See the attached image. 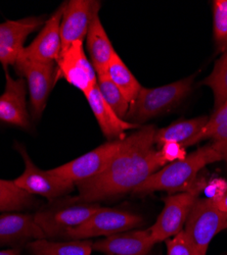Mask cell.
<instances>
[{
	"label": "cell",
	"mask_w": 227,
	"mask_h": 255,
	"mask_svg": "<svg viewBox=\"0 0 227 255\" xmlns=\"http://www.w3.org/2000/svg\"><path fill=\"white\" fill-rule=\"evenodd\" d=\"M154 126H146L124 139V145L111 163L97 176L77 184L78 202L96 203L133 191L166 165L155 150Z\"/></svg>",
	"instance_id": "cell-1"
},
{
	"label": "cell",
	"mask_w": 227,
	"mask_h": 255,
	"mask_svg": "<svg viewBox=\"0 0 227 255\" xmlns=\"http://www.w3.org/2000/svg\"><path fill=\"white\" fill-rule=\"evenodd\" d=\"M223 158L224 156L215 150L212 145L202 147L185 158L163 166L132 192L135 195H147L159 191L176 192L187 189L202 168Z\"/></svg>",
	"instance_id": "cell-2"
},
{
	"label": "cell",
	"mask_w": 227,
	"mask_h": 255,
	"mask_svg": "<svg viewBox=\"0 0 227 255\" xmlns=\"http://www.w3.org/2000/svg\"><path fill=\"white\" fill-rule=\"evenodd\" d=\"M194 77H190L157 88L142 87L130 104L126 120L139 126L171 110L191 92Z\"/></svg>",
	"instance_id": "cell-3"
},
{
	"label": "cell",
	"mask_w": 227,
	"mask_h": 255,
	"mask_svg": "<svg viewBox=\"0 0 227 255\" xmlns=\"http://www.w3.org/2000/svg\"><path fill=\"white\" fill-rule=\"evenodd\" d=\"M100 207L96 203L78 202L74 198L55 199L40 208L34 216L45 239H52L61 237L68 230L82 225Z\"/></svg>",
	"instance_id": "cell-4"
},
{
	"label": "cell",
	"mask_w": 227,
	"mask_h": 255,
	"mask_svg": "<svg viewBox=\"0 0 227 255\" xmlns=\"http://www.w3.org/2000/svg\"><path fill=\"white\" fill-rule=\"evenodd\" d=\"M227 229V214L221 211L214 199H197L185 223V234L194 255H206L210 242Z\"/></svg>",
	"instance_id": "cell-5"
},
{
	"label": "cell",
	"mask_w": 227,
	"mask_h": 255,
	"mask_svg": "<svg viewBox=\"0 0 227 255\" xmlns=\"http://www.w3.org/2000/svg\"><path fill=\"white\" fill-rule=\"evenodd\" d=\"M142 223V219L132 212L117 208L100 207L82 225L68 230L60 238L86 240L98 236H112L130 231Z\"/></svg>",
	"instance_id": "cell-6"
},
{
	"label": "cell",
	"mask_w": 227,
	"mask_h": 255,
	"mask_svg": "<svg viewBox=\"0 0 227 255\" xmlns=\"http://www.w3.org/2000/svg\"><path fill=\"white\" fill-rule=\"evenodd\" d=\"M15 148L25 164L23 174L13 181L18 188L31 195H40L49 201L63 197L74 190L76 185L59 178L50 169H40L31 159L24 145L15 144Z\"/></svg>",
	"instance_id": "cell-7"
},
{
	"label": "cell",
	"mask_w": 227,
	"mask_h": 255,
	"mask_svg": "<svg viewBox=\"0 0 227 255\" xmlns=\"http://www.w3.org/2000/svg\"><path fill=\"white\" fill-rule=\"evenodd\" d=\"M123 145L124 139L108 142L66 164L51 168L50 171L77 186V184L91 179L106 169L120 152Z\"/></svg>",
	"instance_id": "cell-8"
},
{
	"label": "cell",
	"mask_w": 227,
	"mask_h": 255,
	"mask_svg": "<svg viewBox=\"0 0 227 255\" xmlns=\"http://www.w3.org/2000/svg\"><path fill=\"white\" fill-rule=\"evenodd\" d=\"M13 67L20 78L26 79L30 95L31 116L33 120H39L42 117L55 84L54 63L37 62L18 56Z\"/></svg>",
	"instance_id": "cell-9"
},
{
	"label": "cell",
	"mask_w": 227,
	"mask_h": 255,
	"mask_svg": "<svg viewBox=\"0 0 227 255\" xmlns=\"http://www.w3.org/2000/svg\"><path fill=\"white\" fill-rule=\"evenodd\" d=\"M64 79L87 95L97 84V75L87 58L83 41H76L63 49L56 60L55 82Z\"/></svg>",
	"instance_id": "cell-10"
},
{
	"label": "cell",
	"mask_w": 227,
	"mask_h": 255,
	"mask_svg": "<svg viewBox=\"0 0 227 255\" xmlns=\"http://www.w3.org/2000/svg\"><path fill=\"white\" fill-rule=\"evenodd\" d=\"M196 201L197 193L193 191L165 198L163 210L150 229L155 243L166 241L182 231Z\"/></svg>",
	"instance_id": "cell-11"
},
{
	"label": "cell",
	"mask_w": 227,
	"mask_h": 255,
	"mask_svg": "<svg viewBox=\"0 0 227 255\" xmlns=\"http://www.w3.org/2000/svg\"><path fill=\"white\" fill-rule=\"evenodd\" d=\"M44 24L43 16H29L0 23V63L4 70L14 65L25 48L29 35Z\"/></svg>",
	"instance_id": "cell-12"
},
{
	"label": "cell",
	"mask_w": 227,
	"mask_h": 255,
	"mask_svg": "<svg viewBox=\"0 0 227 255\" xmlns=\"http://www.w3.org/2000/svg\"><path fill=\"white\" fill-rule=\"evenodd\" d=\"M60 22L61 50L73 42L83 41L87 35L91 20L98 12L100 2L92 0H71L64 2Z\"/></svg>",
	"instance_id": "cell-13"
},
{
	"label": "cell",
	"mask_w": 227,
	"mask_h": 255,
	"mask_svg": "<svg viewBox=\"0 0 227 255\" xmlns=\"http://www.w3.org/2000/svg\"><path fill=\"white\" fill-rule=\"evenodd\" d=\"M5 71V88L0 95V123L30 129V116L27 109V84L24 78L13 79Z\"/></svg>",
	"instance_id": "cell-14"
},
{
	"label": "cell",
	"mask_w": 227,
	"mask_h": 255,
	"mask_svg": "<svg viewBox=\"0 0 227 255\" xmlns=\"http://www.w3.org/2000/svg\"><path fill=\"white\" fill-rule=\"evenodd\" d=\"M63 10L64 4H61L45 20V24L38 36L28 47L24 48L19 56L43 63H54L58 59L61 52L60 22Z\"/></svg>",
	"instance_id": "cell-15"
},
{
	"label": "cell",
	"mask_w": 227,
	"mask_h": 255,
	"mask_svg": "<svg viewBox=\"0 0 227 255\" xmlns=\"http://www.w3.org/2000/svg\"><path fill=\"white\" fill-rule=\"evenodd\" d=\"M39 239H45V235L34 215L16 211L0 215V245L15 246Z\"/></svg>",
	"instance_id": "cell-16"
},
{
	"label": "cell",
	"mask_w": 227,
	"mask_h": 255,
	"mask_svg": "<svg viewBox=\"0 0 227 255\" xmlns=\"http://www.w3.org/2000/svg\"><path fill=\"white\" fill-rule=\"evenodd\" d=\"M155 241L148 231H126L93 242V250L106 255H149Z\"/></svg>",
	"instance_id": "cell-17"
},
{
	"label": "cell",
	"mask_w": 227,
	"mask_h": 255,
	"mask_svg": "<svg viewBox=\"0 0 227 255\" xmlns=\"http://www.w3.org/2000/svg\"><path fill=\"white\" fill-rule=\"evenodd\" d=\"M90 109L98 123L100 130L110 140L125 139V132L128 130L136 129L139 126L121 119L102 98L97 84L96 86L85 95Z\"/></svg>",
	"instance_id": "cell-18"
},
{
	"label": "cell",
	"mask_w": 227,
	"mask_h": 255,
	"mask_svg": "<svg viewBox=\"0 0 227 255\" xmlns=\"http://www.w3.org/2000/svg\"><path fill=\"white\" fill-rule=\"evenodd\" d=\"M86 42L91 63L96 74L107 72L116 51L100 22L98 12L94 14L91 20Z\"/></svg>",
	"instance_id": "cell-19"
},
{
	"label": "cell",
	"mask_w": 227,
	"mask_h": 255,
	"mask_svg": "<svg viewBox=\"0 0 227 255\" xmlns=\"http://www.w3.org/2000/svg\"><path fill=\"white\" fill-rule=\"evenodd\" d=\"M208 121L209 118L204 116L173 123L166 128L157 130L155 143L163 145L167 142H175L183 147L191 146L193 140L203 131Z\"/></svg>",
	"instance_id": "cell-20"
},
{
	"label": "cell",
	"mask_w": 227,
	"mask_h": 255,
	"mask_svg": "<svg viewBox=\"0 0 227 255\" xmlns=\"http://www.w3.org/2000/svg\"><path fill=\"white\" fill-rule=\"evenodd\" d=\"M26 247L32 255H91L93 242L89 239L65 242L39 239L27 243Z\"/></svg>",
	"instance_id": "cell-21"
},
{
	"label": "cell",
	"mask_w": 227,
	"mask_h": 255,
	"mask_svg": "<svg viewBox=\"0 0 227 255\" xmlns=\"http://www.w3.org/2000/svg\"><path fill=\"white\" fill-rule=\"evenodd\" d=\"M206 139H212L211 145L223 156L227 153V102L214 112L203 131L193 140L191 145Z\"/></svg>",
	"instance_id": "cell-22"
},
{
	"label": "cell",
	"mask_w": 227,
	"mask_h": 255,
	"mask_svg": "<svg viewBox=\"0 0 227 255\" xmlns=\"http://www.w3.org/2000/svg\"><path fill=\"white\" fill-rule=\"evenodd\" d=\"M107 73L124 97L131 104L137 97L142 86L117 52L112 58Z\"/></svg>",
	"instance_id": "cell-23"
},
{
	"label": "cell",
	"mask_w": 227,
	"mask_h": 255,
	"mask_svg": "<svg viewBox=\"0 0 227 255\" xmlns=\"http://www.w3.org/2000/svg\"><path fill=\"white\" fill-rule=\"evenodd\" d=\"M35 203L34 195L18 188L13 181L0 179V212L19 211Z\"/></svg>",
	"instance_id": "cell-24"
},
{
	"label": "cell",
	"mask_w": 227,
	"mask_h": 255,
	"mask_svg": "<svg viewBox=\"0 0 227 255\" xmlns=\"http://www.w3.org/2000/svg\"><path fill=\"white\" fill-rule=\"evenodd\" d=\"M96 75L97 87L102 98L107 101V103L121 119H126V116L130 109V103L113 83L107 72L99 73Z\"/></svg>",
	"instance_id": "cell-25"
},
{
	"label": "cell",
	"mask_w": 227,
	"mask_h": 255,
	"mask_svg": "<svg viewBox=\"0 0 227 255\" xmlns=\"http://www.w3.org/2000/svg\"><path fill=\"white\" fill-rule=\"evenodd\" d=\"M214 93V109H220L227 102V52L216 61L212 73L203 81Z\"/></svg>",
	"instance_id": "cell-26"
},
{
	"label": "cell",
	"mask_w": 227,
	"mask_h": 255,
	"mask_svg": "<svg viewBox=\"0 0 227 255\" xmlns=\"http://www.w3.org/2000/svg\"><path fill=\"white\" fill-rule=\"evenodd\" d=\"M213 33L218 51L227 52V0H214Z\"/></svg>",
	"instance_id": "cell-27"
},
{
	"label": "cell",
	"mask_w": 227,
	"mask_h": 255,
	"mask_svg": "<svg viewBox=\"0 0 227 255\" xmlns=\"http://www.w3.org/2000/svg\"><path fill=\"white\" fill-rule=\"evenodd\" d=\"M167 255H194L190 240L184 230L179 232L172 239L166 240Z\"/></svg>",
	"instance_id": "cell-28"
},
{
	"label": "cell",
	"mask_w": 227,
	"mask_h": 255,
	"mask_svg": "<svg viewBox=\"0 0 227 255\" xmlns=\"http://www.w3.org/2000/svg\"><path fill=\"white\" fill-rule=\"evenodd\" d=\"M159 152L165 163L180 160L187 156L185 155L184 147L181 144L175 142L164 143L163 145H161V149L159 150Z\"/></svg>",
	"instance_id": "cell-29"
},
{
	"label": "cell",
	"mask_w": 227,
	"mask_h": 255,
	"mask_svg": "<svg viewBox=\"0 0 227 255\" xmlns=\"http://www.w3.org/2000/svg\"><path fill=\"white\" fill-rule=\"evenodd\" d=\"M216 206L225 214H227V192L218 199H214Z\"/></svg>",
	"instance_id": "cell-30"
},
{
	"label": "cell",
	"mask_w": 227,
	"mask_h": 255,
	"mask_svg": "<svg viewBox=\"0 0 227 255\" xmlns=\"http://www.w3.org/2000/svg\"><path fill=\"white\" fill-rule=\"evenodd\" d=\"M0 255H20V249L13 248V249H6L0 251Z\"/></svg>",
	"instance_id": "cell-31"
},
{
	"label": "cell",
	"mask_w": 227,
	"mask_h": 255,
	"mask_svg": "<svg viewBox=\"0 0 227 255\" xmlns=\"http://www.w3.org/2000/svg\"><path fill=\"white\" fill-rule=\"evenodd\" d=\"M223 159H225L226 160V162H227V153L224 155V158Z\"/></svg>",
	"instance_id": "cell-32"
}]
</instances>
